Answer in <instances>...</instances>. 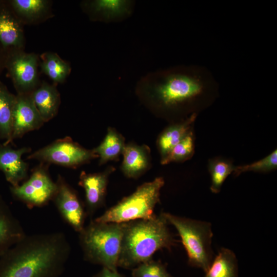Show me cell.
Masks as SVG:
<instances>
[{
    "label": "cell",
    "instance_id": "26",
    "mask_svg": "<svg viewBox=\"0 0 277 277\" xmlns=\"http://www.w3.org/2000/svg\"><path fill=\"white\" fill-rule=\"evenodd\" d=\"M194 152V141L191 131L181 141L161 160V164H168L171 162H184L190 159Z\"/></svg>",
    "mask_w": 277,
    "mask_h": 277
},
{
    "label": "cell",
    "instance_id": "28",
    "mask_svg": "<svg viewBox=\"0 0 277 277\" xmlns=\"http://www.w3.org/2000/svg\"><path fill=\"white\" fill-rule=\"evenodd\" d=\"M132 277H173L165 266L159 261L151 259L132 269Z\"/></svg>",
    "mask_w": 277,
    "mask_h": 277
},
{
    "label": "cell",
    "instance_id": "8",
    "mask_svg": "<svg viewBox=\"0 0 277 277\" xmlns=\"http://www.w3.org/2000/svg\"><path fill=\"white\" fill-rule=\"evenodd\" d=\"M49 164L41 163L32 171L31 174L23 184L10 187L12 195L28 208L41 207L52 200L57 186L51 179Z\"/></svg>",
    "mask_w": 277,
    "mask_h": 277
},
{
    "label": "cell",
    "instance_id": "27",
    "mask_svg": "<svg viewBox=\"0 0 277 277\" xmlns=\"http://www.w3.org/2000/svg\"><path fill=\"white\" fill-rule=\"evenodd\" d=\"M277 168V151L274 150L264 158L253 163L239 166L234 167L233 173L238 176L242 173L253 171L267 172L276 169Z\"/></svg>",
    "mask_w": 277,
    "mask_h": 277
},
{
    "label": "cell",
    "instance_id": "17",
    "mask_svg": "<svg viewBox=\"0 0 277 277\" xmlns=\"http://www.w3.org/2000/svg\"><path fill=\"white\" fill-rule=\"evenodd\" d=\"M122 154V170L130 178H136L145 172L150 163L149 150L147 146L125 145Z\"/></svg>",
    "mask_w": 277,
    "mask_h": 277
},
{
    "label": "cell",
    "instance_id": "5",
    "mask_svg": "<svg viewBox=\"0 0 277 277\" xmlns=\"http://www.w3.org/2000/svg\"><path fill=\"white\" fill-rule=\"evenodd\" d=\"M169 224L176 230L187 252L189 265L206 272L213 260V232L209 222L163 212Z\"/></svg>",
    "mask_w": 277,
    "mask_h": 277
},
{
    "label": "cell",
    "instance_id": "9",
    "mask_svg": "<svg viewBox=\"0 0 277 277\" xmlns=\"http://www.w3.org/2000/svg\"><path fill=\"white\" fill-rule=\"evenodd\" d=\"M38 56L13 48L7 53L5 67L12 80L17 94L31 93L40 84Z\"/></svg>",
    "mask_w": 277,
    "mask_h": 277
},
{
    "label": "cell",
    "instance_id": "13",
    "mask_svg": "<svg viewBox=\"0 0 277 277\" xmlns=\"http://www.w3.org/2000/svg\"><path fill=\"white\" fill-rule=\"evenodd\" d=\"M113 168L98 173H87L82 171L78 185L85 192V210L87 215L92 216L104 204L108 177Z\"/></svg>",
    "mask_w": 277,
    "mask_h": 277
},
{
    "label": "cell",
    "instance_id": "6",
    "mask_svg": "<svg viewBox=\"0 0 277 277\" xmlns=\"http://www.w3.org/2000/svg\"><path fill=\"white\" fill-rule=\"evenodd\" d=\"M164 183L161 177L144 183L131 195L94 220L99 222L123 223L152 219L155 215L154 210L160 202V191Z\"/></svg>",
    "mask_w": 277,
    "mask_h": 277
},
{
    "label": "cell",
    "instance_id": "12",
    "mask_svg": "<svg viewBox=\"0 0 277 277\" xmlns=\"http://www.w3.org/2000/svg\"><path fill=\"white\" fill-rule=\"evenodd\" d=\"M44 124L31 93L17 94L13 113L12 142L39 129Z\"/></svg>",
    "mask_w": 277,
    "mask_h": 277
},
{
    "label": "cell",
    "instance_id": "19",
    "mask_svg": "<svg viewBox=\"0 0 277 277\" xmlns=\"http://www.w3.org/2000/svg\"><path fill=\"white\" fill-rule=\"evenodd\" d=\"M196 116V113H192L183 122L167 128L161 133L157 146L162 159L191 131Z\"/></svg>",
    "mask_w": 277,
    "mask_h": 277
},
{
    "label": "cell",
    "instance_id": "25",
    "mask_svg": "<svg viewBox=\"0 0 277 277\" xmlns=\"http://www.w3.org/2000/svg\"><path fill=\"white\" fill-rule=\"evenodd\" d=\"M234 166L229 161L223 159H211L208 162V170L211 175L210 190L219 193L227 176L233 172Z\"/></svg>",
    "mask_w": 277,
    "mask_h": 277
},
{
    "label": "cell",
    "instance_id": "10",
    "mask_svg": "<svg viewBox=\"0 0 277 277\" xmlns=\"http://www.w3.org/2000/svg\"><path fill=\"white\" fill-rule=\"evenodd\" d=\"M55 182L57 188L52 201L63 220L80 233L85 226L87 216L85 207L63 176L58 174Z\"/></svg>",
    "mask_w": 277,
    "mask_h": 277
},
{
    "label": "cell",
    "instance_id": "11",
    "mask_svg": "<svg viewBox=\"0 0 277 277\" xmlns=\"http://www.w3.org/2000/svg\"><path fill=\"white\" fill-rule=\"evenodd\" d=\"M135 2L129 0H94L82 3V8L90 19L105 23H117L130 17Z\"/></svg>",
    "mask_w": 277,
    "mask_h": 277
},
{
    "label": "cell",
    "instance_id": "14",
    "mask_svg": "<svg viewBox=\"0 0 277 277\" xmlns=\"http://www.w3.org/2000/svg\"><path fill=\"white\" fill-rule=\"evenodd\" d=\"M31 149L23 147L13 149L10 145H0V170L11 186H16L26 179L28 175V164L25 162L22 156L30 152Z\"/></svg>",
    "mask_w": 277,
    "mask_h": 277
},
{
    "label": "cell",
    "instance_id": "2",
    "mask_svg": "<svg viewBox=\"0 0 277 277\" xmlns=\"http://www.w3.org/2000/svg\"><path fill=\"white\" fill-rule=\"evenodd\" d=\"M70 252L63 232L26 235L0 256V277H60Z\"/></svg>",
    "mask_w": 277,
    "mask_h": 277
},
{
    "label": "cell",
    "instance_id": "1",
    "mask_svg": "<svg viewBox=\"0 0 277 277\" xmlns=\"http://www.w3.org/2000/svg\"><path fill=\"white\" fill-rule=\"evenodd\" d=\"M137 89L164 111H192L206 106L216 95L218 84L204 66L180 65L142 76Z\"/></svg>",
    "mask_w": 277,
    "mask_h": 277
},
{
    "label": "cell",
    "instance_id": "18",
    "mask_svg": "<svg viewBox=\"0 0 277 277\" xmlns=\"http://www.w3.org/2000/svg\"><path fill=\"white\" fill-rule=\"evenodd\" d=\"M0 43L5 49L10 47L22 49L24 43L20 22L6 10L0 11Z\"/></svg>",
    "mask_w": 277,
    "mask_h": 277
},
{
    "label": "cell",
    "instance_id": "31",
    "mask_svg": "<svg viewBox=\"0 0 277 277\" xmlns=\"http://www.w3.org/2000/svg\"><path fill=\"white\" fill-rule=\"evenodd\" d=\"M1 144H0V145H1Z\"/></svg>",
    "mask_w": 277,
    "mask_h": 277
},
{
    "label": "cell",
    "instance_id": "30",
    "mask_svg": "<svg viewBox=\"0 0 277 277\" xmlns=\"http://www.w3.org/2000/svg\"><path fill=\"white\" fill-rule=\"evenodd\" d=\"M7 57L5 48L0 43V72L3 68L5 67Z\"/></svg>",
    "mask_w": 277,
    "mask_h": 277
},
{
    "label": "cell",
    "instance_id": "21",
    "mask_svg": "<svg viewBox=\"0 0 277 277\" xmlns=\"http://www.w3.org/2000/svg\"><path fill=\"white\" fill-rule=\"evenodd\" d=\"M205 277H238V264L235 253L230 249L221 248Z\"/></svg>",
    "mask_w": 277,
    "mask_h": 277
},
{
    "label": "cell",
    "instance_id": "16",
    "mask_svg": "<svg viewBox=\"0 0 277 277\" xmlns=\"http://www.w3.org/2000/svg\"><path fill=\"white\" fill-rule=\"evenodd\" d=\"M31 95L44 123L49 122L56 115L61 97L55 85L43 81L31 93Z\"/></svg>",
    "mask_w": 277,
    "mask_h": 277
},
{
    "label": "cell",
    "instance_id": "24",
    "mask_svg": "<svg viewBox=\"0 0 277 277\" xmlns=\"http://www.w3.org/2000/svg\"><path fill=\"white\" fill-rule=\"evenodd\" d=\"M11 4L19 16L29 21L43 16L49 8V2L45 0H13Z\"/></svg>",
    "mask_w": 277,
    "mask_h": 277
},
{
    "label": "cell",
    "instance_id": "22",
    "mask_svg": "<svg viewBox=\"0 0 277 277\" xmlns=\"http://www.w3.org/2000/svg\"><path fill=\"white\" fill-rule=\"evenodd\" d=\"M42 72L54 83H63L71 72L70 65L56 53L46 52L40 56Z\"/></svg>",
    "mask_w": 277,
    "mask_h": 277
},
{
    "label": "cell",
    "instance_id": "4",
    "mask_svg": "<svg viewBox=\"0 0 277 277\" xmlns=\"http://www.w3.org/2000/svg\"><path fill=\"white\" fill-rule=\"evenodd\" d=\"M123 223L92 220L78 233L79 243L85 261L117 270Z\"/></svg>",
    "mask_w": 277,
    "mask_h": 277
},
{
    "label": "cell",
    "instance_id": "3",
    "mask_svg": "<svg viewBox=\"0 0 277 277\" xmlns=\"http://www.w3.org/2000/svg\"><path fill=\"white\" fill-rule=\"evenodd\" d=\"M163 213L150 219L124 223L118 267L133 269L152 259L163 249L171 250L175 240Z\"/></svg>",
    "mask_w": 277,
    "mask_h": 277
},
{
    "label": "cell",
    "instance_id": "23",
    "mask_svg": "<svg viewBox=\"0 0 277 277\" xmlns=\"http://www.w3.org/2000/svg\"><path fill=\"white\" fill-rule=\"evenodd\" d=\"M125 146L123 136L109 128L103 141L93 151L100 159V164L102 165L117 159L122 153Z\"/></svg>",
    "mask_w": 277,
    "mask_h": 277
},
{
    "label": "cell",
    "instance_id": "7",
    "mask_svg": "<svg viewBox=\"0 0 277 277\" xmlns=\"http://www.w3.org/2000/svg\"><path fill=\"white\" fill-rule=\"evenodd\" d=\"M96 157L98 156L93 150L84 148L68 136L56 140L27 157L28 160L71 168H76Z\"/></svg>",
    "mask_w": 277,
    "mask_h": 277
},
{
    "label": "cell",
    "instance_id": "20",
    "mask_svg": "<svg viewBox=\"0 0 277 277\" xmlns=\"http://www.w3.org/2000/svg\"><path fill=\"white\" fill-rule=\"evenodd\" d=\"M16 95L9 91L0 82V140L4 145H10L12 140L13 113Z\"/></svg>",
    "mask_w": 277,
    "mask_h": 277
},
{
    "label": "cell",
    "instance_id": "29",
    "mask_svg": "<svg viewBox=\"0 0 277 277\" xmlns=\"http://www.w3.org/2000/svg\"><path fill=\"white\" fill-rule=\"evenodd\" d=\"M92 277H123L117 270H113L106 267H102L98 272Z\"/></svg>",
    "mask_w": 277,
    "mask_h": 277
},
{
    "label": "cell",
    "instance_id": "15",
    "mask_svg": "<svg viewBox=\"0 0 277 277\" xmlns=\"http://www.w3.org/2000/svg\"><path fill=\"white\" fill-rule=\"evenodd\" d=\"M26 235L22 224L0 195V256Z\"/></svg>",
    "mask_w": 277,
    "mask_h": 277
}]
</instances>
